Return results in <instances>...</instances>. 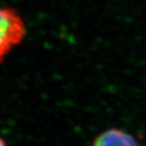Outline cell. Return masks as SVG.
<instances>
[{"label":"cell","mask_w":146,"mask_h":146,"mask_svg":"<svg viewBox=\"0 0 146 146\" xmlns=\"http://www.w3.org/2000/svg\"><path fill=\"white\" fill-rule=\"evenodd\" d=\"M25 34V23L17 11L13 8L0 7V63L14 46L22 42Z\"/></svg>","instance_id":"obj_1"},{"label":"cell","mask_w":146,"mask_h":146,"mask_svg":"<svg viewBox=\"0 0 146 146\" xmlns=\"http://www.w3.org/2000/svg\"><path fill=\"white\" fill-rule=\"evenodd\" d=\"M92 146H139L133 135L119 128H110L96 137Z\"/></svg>","instance_id":"obj_2"},{"label":"cell","mask_w":146,"mask_h":146,"mask_svg":"<svg viewBox=\"0 0 146 146\" xmlns=\"http://www.w3.org/2000/svg\"><path fill=\"white\" fill-rule=\"evenodd\" d=\"M0 146H7L6 145V142L4 141V139L0 138Z\"/></svg>","instance_id":"obj_3"}]
</instances>
